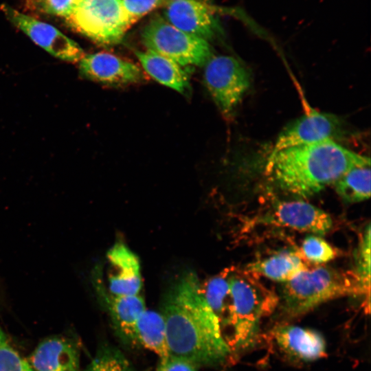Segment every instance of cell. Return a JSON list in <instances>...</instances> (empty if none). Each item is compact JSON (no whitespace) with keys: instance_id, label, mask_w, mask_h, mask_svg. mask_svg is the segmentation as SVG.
<instances>
[{"instance_id":"5b68a950","label":"cell","mask_w":371,"mask_h":371,"mask_svg":"<svg viewBox=\"0 0 371 371\" xmlns=\"http://www.w3.org/2000/svg\"><path fill=\"white\" fill-rule=\"evenodd\" d=\"M65 19L76 32L103 45L120 43L134 23L121 0H80Z\"/></svg>"},{"instance_id":"484cf974","label":"cell","mask_w":371,"mask_h":371,"mask_svg":"<svg viewBox=\"0 0 371 371\" xmlns=\"http://www.w3.org/2000/svg\"><path fill=\"white\" fill-rule=\"evenodd\" d=\"M27 1L41 12L66 18L80 0H27Z\"/></svg>"},{"instance_id":"ac0fdd59","label":"cell","mask_w":371,"mask_h":371,"mask_svg":"<svg viewBox=\"0 0 371 371\" xmlns=\"http://www.w3.org/2000/svg\"><path fill=\"white\" fill-rule=\"evenodd\" d=\"M135 340L157 355L160 360L169 357L166 325L159 313L146 310L142 314L135 325Z\"/></svg>"},{"instance_id":"7c38bea8","label":"cell","mask_w":371,"mask_h":371,"mask_svg":"<svg viewBox=\"0 0 371 371\" xmlns=\"http://www.w3.org/2000/svg\"><path fill=\"white\" fill-rule=\"evenodd\" d=\"M82 77L106 85L137 84L146 80L137 65L107 52L87 54L79 62Z\"/></svg>"},{"instance_id":"2e32d148","label":"cell","mask_w":371,"mask_h":371,"mask_svg":"<svg viewBox=\"0 0 371 371\" xmlns=\"http://www.w3.org/2000/svg\"><path fill=\"white\" fill-rule=\"evenodd\" d=\"M135 54L144 70L156 81L183 95L190 93L189 78L182 66L150 51H135Z\"/></svg>"},{"instance_id":"ba28073f","label":"cell","mask_w":371,"mask_h":371,"mask_svg":"<svg viewBox=\"0 0 371 371\" xmlns=\"http://www.w3.org/2000/svg\"><path fill=\"white\" fill-rule=\"evenodd\" d=\"M1 8L13 25L56 58L67 62L79 63L85 56L78 43L54 26L24 14L8 5L3 4Z\"/></svg>"},{"instance_id":"277c9868","label":"cell","mask_w":371,"mask_h":371,"mask_svg":"<svg viewBox=\"0 0 371 371\" xmlns=\"http://www.w3.org/2000/svg\"><path fill=\"white\" fill-rule=\"evenodd\" d=\"M278 305L289 317L300 316L316 306L338 297L362 296L370 305V298L352 271L318 266L302 271L283 283Z\"/></svg>"},{"instance_id":"5bb4252c","label":"cell","mask_w":371,"mask_h":371,"mask_svg":"<svg viewBox=\"0 0 371 371\" xmlns=\"http://www.w3.org/2000/svg\"><path fill=\"white\" fill-rule=\"evenodd\" d=\"M111 265L109 289L113 295H138L142 285L137 256L124 243H117L107 253Z\"/></svg>"},{"instance_id":"7a4b0ae2","label":"cell","mask_w":371,"mask_h":371,"mask_svg":"<svg viewBox=\"0 0 371 371\" xmlns=\"http://www.w3.org/2000/svg\"><path fill=\"white\" fill-rule=\"evenodd\" d=\"M363 166H370L369 157L326 140L271 152L266 174L280 190L305 199L333 184L352 168Z\"/></svg>"},{"instance_id":"30bf717a","label":"cell","mask_w":371,"mask_h":371,"mask_svg":"<svg viewBox=\"0 0 371 371\" xmlns=\"http://www.w3.org/2000/svg\"><path fill=\"white\" fill-rule=\"evenodd\" d=\"M262 222L320 236L333 225L327 212L301 200L276 202L262 217Z\"/></svg>"},{"instance_id":"44dd1931","label":"cell","mask_w":371,"mask_h":371,"mask_svg":"<svg viewBox=\"0 0 371 371\" xmlns=\"http://www.w3.org/2000/svg\"><path fill=\"white\" fill-rule=\"evenodd\" d=\"M229 273L230 268L225 269L201 284L203 295L221 319L223 330H225L230 303Z\"/></svg>"},{"instance_id":"ffe728a7","label":"cell","mask_w":371,"mask_h":371,"mask_svg":"<svg viewBox=\"0 0 371 371\" xmlns=\"http://www.w3.org/2000/svg\"><path fill=\"white\" fill-rule=\"evenodd\" d=\"M370 166H358L346 172L334 183L338 195L348 203L367 200L370 196Z\"/></svg>"},{"instance_id":"7402d4cb","label":"cell","mask_w":371,"mask_h":371,"mask_svg":"<svg viewBox=\"0 0 371 371\" xmlns=\"http://www.w3.org/2000/svg\"><path fill=\"white\" fill-rule=\"evenodd\" d=\"M370 225L364 229L355 256V267L353 272L364 291L370 297Z\"/></svg>"},{"instance_id":"cb8c5ba5","label":"cell","mask_w":371,"mask_h":371,"mask_svg":"<svg viewBox=\"0 0 371 371\" xmlns=\"http://www.w3.org/2000/svg\"><path fill=\"white\" fill-rule=\"evenodd\" d=\"M85 371H134L127 358L118 350L102 349Z\"/></svg>"},{"instance_id":"4fadbf2b","label":"cell","mask_w":371,"mask_h":371,"mask_svg":"<svg viewBox=\"0 0 371 371\" xmlns=\"http://www.w3.org/2000/svg\"><path fill=\"white\" fill-rule=\"evenodd\" d=\"M270 336L281 352L293 360L308 362L326 355V344L315 330L291 324H278Z\"/></svg>"},{"instance_id":"d6986e66","label":"cell","mask_w":371,"mask_h":371,"mask_svg":"<svg viewBox=\"0 0 371 371\" xmlns=\"http://www.w3.org/2000/svg\"><path fill=\"white\" fill-rule=\"evenodd\" d=\"M109 309L118 329L124 336L135 339V325L146 310L145 302L139 295L106 296Z\"/></svg>"},{"instance_id":"d4e9b609","label":"cell","mask_w":371,"mask_h":371,"mask_svg":"<svg viewBox=\"0 0 371 371\" xmlns=\"http://www.w3.org/2000/svg\"><path fill=\"white\" fill-rule=\"evenodd\" d=\"M0 371H34L10 342L0 324Z\"/></svg>"},{"instance_id":"603a6c76","label":"cell","mask_w":371,"mask_h":371,"mask_svg":"<svg viewBox=\"0 0 371 371\" xmlns=\"http://www.w3.org/2000/svg\"><path fill=\"white\" fill-rule=\"evenodd\" d=\"M303 258L315 265H322L338 256L337 250L320 236L311 234L303 240L300 250Z\"/></svg>"},{"instance_id":"52a82bcc","label":"cell","mask_w":371,"mask_h":371,"mask_svg":"<svg viewBox=\"0 0 371 371\" xmlns=\"http://www.w3.org/2000/svg\"><path fill=\"white\" fill-rule=\"evenodd\" d=\"M203 67L207 89L222 115L230 117L250 86L247 70L238 59L227 55L213 56Z\"/></svg>"},{"instance_id":"8fae6325","label":"cell","mask_w":371,"mask_h":371,"mask_svg":"<svg viewBox=\"0 0 371 371\" xmlns=\"http://www.w3.org/2000/svg\"><path fill=\"white\" fill-rule=\"evenodd\" d=\"M164 16L178 29L207 41L221 32L214 8L207 0H167Z\"/></svg>"},{"instance_id":"4316f807","label":"cell","mask_w":371,"mask_h":371,"mask_svg":"<svg viewBox=\"0 0 371 371\" xmlns=\"http://www.w3.org/2000/svg\"><path fill=\"white\" fill-rule=\"evenodd\" d=\"M126 10L133 22L154 10L165 5L167 0H121Z\"/></svg>"},{"instance_id":"e0dca14e","label":"cell","mask_w":371,"mask_h":371,"mask_svg":"<svg viewBox=\"0 0 371 371\" xmlns=\"http://www.w3.org/2000/svg\"><path fill=\"white\" fill-rule=\"evenodd\" d=\"M308 268L300 251L282 250L249 264L246 270L257 276L285 282Z\"/></svg>"},{"instance_id":"9c48e42d","label":"cell","mask_w":371,"mask_h":371,"mask_svg":"<svg viewBox=\"0 0 371 371\" xmlns=\"http://www.w3.org/2000/svg\"><path fill=\"white\" fill-rule=\"evenodd\" d=\"M343 131V122L337 116L313 111L288 124L279 134L271 152L334 140Z\"/></svg>"},{"instance_id":"8992f818","label":"cell","mask_w":371,"mask_h":371,"mask_svg":"<svg viewBox=\"0 0 371 371\" xmlns=\"http://www.w3.org/2000/svg\"><path fill=\"white\" fill-rule=\"evenodd\" d=\"M142 39L148 51L183 67H203L214 56L208 41L178 29L159 15L153 17L144 27Z\"/></svg>"},{"instance_id":"9a60e30c","label":"cell","mask_w":371,"mask_h":371,"mask_svg":"<svg viewBox=\"0 0 371 371\" xmlns=\"http://www.w3.org/2000/svg\"><path fill=\"white\" fill-rule=\"evenodd\" d=\"M34 371H80V355L69 339L52 336L38 344L28 361Z\"/></svg>"},{"instance_id":"83f0119b","label":"cell","mask_w":371,"mask_h":371,"mask_svg":"<svg viewBox=\"0 0 371 371\" xmlns=\"http://www.w3.org/2000/svg\"><path fill=\"white\" fill-rule=\"evenodd\" d=\"M197 366L186 360L169 356L160 360L156 371H196Z\"/></svg>"},{"instance_id":"3957f363","label":"cell","mask_w":371,"mask_h":371,"mask_svg":"<svg viewBox=\"0 0 371 371\" xmlns=\"http://www.w3.org/2000/svg\"><path fill=\"white\" fill-rule=\"evenodd\" d=\"M230 303L226 323L227 341L233 353L256 341L261 320L278 307V295L267 288L256 275L230 268Z\"/></svg>"},{"instance_id":"6da1fadb","label":"cell","mask_w":371,"mask_h":371,"mask_svg":"<svg viewBox=\"0 0 371 371\" xmlns=\"http://www.w3.org/2000/svg\"><path fill=\"white\" fill-rule=\"evenodd\" d=\"M169 356L196 366L223 363L233 354L218 315L207 304L196 273L184 272L162 303Z\"/></svg>"}]
</instances>
